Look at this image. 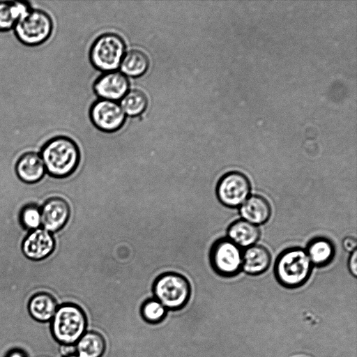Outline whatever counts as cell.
I'll return each mask as SVG.
<instances>
[{
	"label": "cell",
	"instance_id": "17",
	"mask_svg": "<svg viewBox=\"0 0 357 357\" xmlns=\"http://www.w3.org/2000/svg\"><path fill=\"white\" fill-rule=\"evenodd\" d=\"M227 238L240 248H248L259 239L261 230L259 226L243 219L233 222L227 229Z\"/></svg>",
	"mask_w": 357,
	"mask_h": 357
},
{
	"label": "cell",
	"instance_id": "16",
	"mask_svg": "<svg viewBox=\"0 0 357 357\" xmlns=\"http://www.w3.org/2000/svg\"><path fill=\"white\" fill-rule=\"evenodd\" d=\"M239 213L242 219L255 225L266 223L271 215V206L263 196H249L240 206Z\"/></svg>",
	"mask_w": 357,
	"mask_h": 357
},
{
	"label": "cell",
	"instance_id": "13",
	"mask_svg": "<svg viewBox=\"0 0 357 357\" xmlns=\"http://www.w3.org/2000/svg\"><path fill=\"white\" fill-rule=\"evenodd\" d=\"M18 178L26 183H35L44 176L46 170L40 155L29 151L22 155L15 165Z\"/></svg>",
	"mask_w": 357,
	"mask_h": 357
},
{
	"label": "cell",
	"instance_id": "11",
	"mask_svg": "<svg viewBox=\"0 0 357 357\" xmlns=\"http://www.w3.org/2000/svg\"><path fill=\"white\" fill-rule=\"evenodd\" d=\"M56 241L52 233L38 228L31 231L22 244L23 254L28 259L40 261L48 257L55 250Z\"/></svg>",
	"mask_w": 357,
	"mask_h": 357
},
{
	"label": "cell",
	"instance_id": "24",
	"mask_svg": "<svg viewBox=\"0 0 357 357\" xmlns=\"http://www.w3.org/2000/svg\"><path fill=\"white\" fill-rule=\"evenodd\" d=\"M20 222L24 229H37L41 226L40 208L34 204L24 206L20 211Z\"/></svg>",
	"mask_w": 357,
	"mask_h": 357
},
{
	"label": "cell",
	"instance_id": "8",
	"mask_svg": "<svg viewBox=\"0 0 357 357\" xmlns=\"http://www.w3.org/2000/svg\"><path fill=\"white\" fill-rule=\"evenodd\" d=\"M250 190L248 177L238 171L228 172L222 175L215 188L219 202L230 208L240 206L249 197Z\"/></svg>",
	"mask_w": 357,
	"mask_h": 357
},
{
	"label": "cell",
	"instance_id": "22",
	"mask_svg": "<svg viewBox=\"0 0 357 357\" xmlns=\"http://www.w3.org/2000/svg\"><path fill=\"white\" fill-rule=\"evenodd\" d=\"M147 105L148 99L145 93L139 89H132L121 98L120 106L127 115L137 116L146 110Z\"/></svg>",
	"mask_w": 357,
	"mask_h": 357
},
{
	"label": "cell",
	"instance_id": "15",
	"mask_svg": "<svg viewBox=\"0 0 357 357\" xmlns=\"http://www.w3.org/2000/svg\"><path fill=\"white\" fill-rule=\"evenodd\" d=\"M59 305L52 294L40 291L31 296L28 302V311L35 320L48 322L53 318Z\"/></svg>",
	"mask_w": 357,
	"mask_h": 357
},
{
	"label": "cell",
	"instance_id": "26",
	"mask_svg": "<svg viewBox=\"0 0 357 357\" xmlns=\"http://www.w3.org/2000/svg\"><path fill=\"white\" fill-rule=\"evenodd\" d=\"M348 268L350 273L356 277L357 275V250H355L349 256L348 260Z\"/></svg>",
	"mask_w": 357,
	"mask_h": 357
},
{
	"label": "cell",
	"instance_id": "10",
	"mask_svg": "<svg viewBox=\"0 0 357 357\" xmlns=\"http://www.w3.org/2000/svg\"><path fill=\"white\" fill-rule=\"evenodd\" d=\"M41 225L50 233L62 229L70 217V207L68 203L59 197L47 199L40 207Z\"/></svg>",
	"mask_w": 357,
	"mask_h": 357
},
{
	"label": "cell",
	"instance_id": "4",
	"mask_svg": "<svg viewBox=\"0 0 357 357\" xmlns=\"http://www.w3.org/2000/svg\"><path fill=\"white\" fill-rule=\"evenodd\" d=\"M153 297L168 311H178L190 302L192 287L183 275L173 271L164 272L151 284Z\"/></svg>",
	"mask_w": 357,
	"mask_h": 357
},
{
	"label": "cell",
	"instance_id": "28",
	"mask_svg": "<svg viewBox=\"0 0 357 357\" xmlns=\"http://www.w3.org/2000/svg\"><path fill=\"white\" fill-rule=\"evenodd\" d=\"M65 357H79V356H78L76 354H71V355H69V356H67Z\"/></svg>",
	"mask_w": 357,
	"mask_h": 357
},
{
	"label": "cell",
	"instance_id": "19",
	"mask_svg": "<svg viewBox=\"0 0 357 357\" xmlns=\"http://www.w3.org/2000/svg\"><path fill=\"white\" fill-rule=\"evenodd\" d=\"M79 357H102L107 348L106 340L100 331H86L75 344Z\"/></svg>",
	"mask_w": 357,
	"mask_h": 357
},
{
	"label": "cell",
	"instance_id": "3",
	"mask_svg": "<svg viewBox=\"0 0 357 357\" xmlns=\"http://www.w3.org/2000/svg\"><path fill=\"white\" fill-rule=\"evenodd\" d=\"M50 322L54 338L66 345L75 344L88 326L86 312L73 302L60 303Z\"/></svg>",
	"mask_w": 357,
	"mask_h": 357
},
{
	"label": "cell",
	"instance_id": "21",
	"mask_svg": "<svg viewBox=\"0 0 357 357\" xmlns=\"http://www.w3.org/2000/svg\"><path fill=\"white\" fill-rule=\"evenodd\" d=\"M120 65L123 75L137 77L146 73L149 66V61L146 54L142 51L131 50L124 54Z\"/></svg>",
	"mask_w": 357,
	"mask_h": 357
},
{
	"label": "cell",
	"instance_id": "25",
	"mask_svg": "<svg viewBox=\"0 0 357 357\" xmlns=\"http://www.w3.org/2000/svg\"><path fill=\"white\" fill-rule=\"evenodd\" d=\"M6 357H45V356L39 353L30 354L25 349L15 347L8 351Z\"/></svg>",
	"mask_w": 357,
	"mask_h": 357
},
{
	"label": "cell",
	"instance_id": "20",
	"mask_svg": "<svg viewBox=\"0 0 357 357\" xmlns=\"http://www.w3.org/2000/svg\"><path fill=\"white\" fill-rule=\"evenodd\" d=\"M26 1H0V32L14 28L22 15L31 9Z\"/></svg>",
	"mask_w": 357,
	"mask_h": 357
},
{
	"label": "cell",
	"instance_id": "6",
	"mask_svg": "<svg viewBox=\"0 0 357 357\" xmlns=\"http://www.w3.org/2000/svg\"><path fill=\"white\" fill-rule=\"evenodd\" d=\"M208 258L211 268L221 277L232 278L242 270V248L227 237L212 244Z\"/></svg>",
	"mask_w": 357,
	"mask_h": 357
},
{
	"label": "cell",
	"instance_id": "1",
	"mask_svg": "<svg viewBox=\"0 0 357 357\" xmlns=\"http://www.w3.org/2000/svg\"><path fill=\"white\" fill-rule=\"evenodd\" d=\"M40 157L46 172L54 178H65L71 176L80 162V151L74 140L66 136H56L42 146Z\"/></svg>",
	"mask_w": 357,
	"mask_h": 357
},
{
	"label": "cell",
	"instance_id": "23",
	"mask_svg": "<svg viewBox=\"0 0 357 357\" xmlns=\"http://www.w3.org/2000/svg\"><path fill=\"white\" fill-rule=\"evenodd\" d=\"M168 310L155 298H147L141 304L139 314L142 319L148 324H157L162 322Z\"/></svg>",
	"mask_w": 357,
	"mask_h": 357
},
{
	"label": "cell",
	"instance_id": "14",
	"mask_svg": "<svg viewBox=\"0 0 357 357\" xmlns=\"http://www.w3.org/2000/svg\"><path fill=\"white\" fill-rule=\"evenodd\" d=\"M271 264V255L264 245H253L243 251L242 270L251 275L266 272Z\"/></svg>",
	"mask_w": 357,
	"mask_h": 357
},
{
	"label": "cell",
	"instance_id": "27",
	"mask_svg": "<svg viewBox=\"0 0 357 357\" xmlns=\"http://www.w3.org/2000/svg\"><path fill=\"white\" fill-rule=\"evenodd\" d=\"M344 249L349 252H352L356 250V240L353 236H347L344 238L342 242Z\"/></svg>",
	"mask_w": 357,
	"mask_h": 357
},
{
	"label": "cell",
	"instance_id": "12",
	"mask_svg": "<svg viewBox=\"0 0 357 357\" xmlns=\"http://www.w3.org/2000/svg\"><path fill=\"white\" fill-rule=\"evenodd\" d=\"M93 89L102 99L115 101L121 99L128 91L129 82L123 73L111 71L99 77Z\"/></svg>",
	"mask_w": 357,
	"mask_h": 357
},
{
	"label": "cell",
	"instance_id": "18",
	"mask_svg": "<svg viewBox=\"0 0 357 357\" xmlns=\"http://www.w3.org/2000/svg\"><path fill=\"white\" fill-rule=\"evenodd\" d=\"M305 251L312 266L324 267L333 260L335 247L329 238L317 236L308 242Z\"/></svg>",
	"mask_w": 357,
	"mask_h": 357
},
{
	"label": "cell",
	"instance_id": "2",
	"mask_svg": "<svg viewBox=\"0 0 357 357\" xmlns=\"http://www.w3.org/2000/svg\"><path fill=\"white\" fill-rule=\"evenodd\" d=\"M312 266L305 250L291 247L278 256L274 264V275L282 287L296 289L307 282Z\"/></svg>",
	"mask_w": 357,
	"mask_h": 357
},
{
	"label": "cell",
	"instance_id": "9",
	"mask_svg": "<svg viewBox=\"0 0 357 357\" xmlns=\"http://www.w3.org/2000/svg\"><path fill=\"white\" fill-rule=\"evenodd\" d=\"M90 117L93 125L104 132H114L122 127L126 115L119 104L115 101L99 100L90 109Z\"/></svg>",
	"mask_w": 357,
	"mask_h": 357
},
{
	"label": "cell",
	"instance_id": "5",
	"mask_svg": "<svg viewBox=\"0 0 357 357\" xmlns=\"http://www.w3.org/2000/svg\"><path fill=\"white\" fill-rule=\"evenodd\" d=\"M15 34L22 44L34 47L46 42L52 33L53 22L50 15L40 9H29L19 19Z\"/></svg>",
	"mask_w": 357,
	"mask_h": 357
},
{
	"label": "cell",
	"instance_id": "7",
	"mask_svg": "<svg viewBox=\"0 0 357 357\" xmlns=\"http://www.w3.org/2000/svg\"><path fill=\"white\" fill-rule=\"evenodd\" d=\"M125 50L126 44L121 37L112 33H104L91 46V61L100 70L114 71L120 66Z\"/></svg>",
	"mask_w": 357,
	"mask_h": 357
}]
</instances>
